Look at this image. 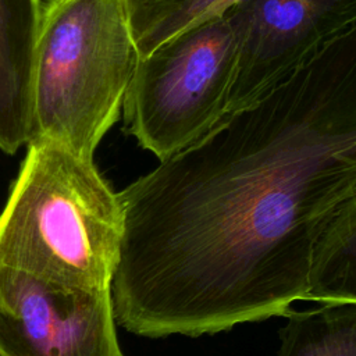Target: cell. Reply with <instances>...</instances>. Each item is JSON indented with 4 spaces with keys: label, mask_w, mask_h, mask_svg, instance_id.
<instances>
[{
    "label": "cell",
    "mask_w": 356,
    "mask_h": 356,
    "mask_svg": "<svg viewBox=\"0 0 356 356\" xmlns=\"http://www.w3.org/2000/svg\"><path fill=\"white\" fill-rule=\"evenodd\" d=\"M355 188L356 28L118 192L115 321L163 338L286 316Z\"/></svg>",
    "instance_id": "6da1fadb"
},
{
    "label": "cell",
    "mask_w": 356,
    "mask_h": 356,
    "mask_svg": "<svg viewBox=\"0 0 356 356\" xmlns=\"http://www.w3.org/2000/svg\"><path fill=\"white\" fill-rule=\"evenodd\" d=\"M241 0H125L129 28L143 58L165 40L211 17L222 15Z\"/></svg>",
    "instance_id": "30bf717a"
},
{
    "label": "cell",
    "mask_w": 356,
    "mask_h": 356,
    "mask_svg": "<svg viewBox=\"0 0 356 356\" xmlns=\"http://www.w3.org/2000/svg\"><path fill=\"white\" fill-rule=\"evenodd\" d=\"M42 18L40 0H0V149L29 140L31 79Z\"/></svg>",
    "instance_id": "52a82bcc"
},
{
    "label": "cell",
    "mask_w": 356,
    "mask_h": 356,
    "mask_svg": "<svg viewBox=\"0 0 356 356\" xmlns=\"http://www.w3.org/2000/svg\"><path fill=\"white\" fill-rule=\"evenodd\" d=\"M122 210L93 160L31 139L0 214V266L70 288L107 289Z\"/></svg>",
    "instance_id": "7a4b0ae2"
},
{
    "label": "cell",
    "mask_w": 356,
    "mask_h": 356,
    "mask_svg": "<svg viewBox=\"0 0 356 356\" xmlns=\"http://www.w3.org/2000/svg\"><path fill=\"white\" fill-rule=\"evenodd\" d=\"M277 356H356V303L289 312Z\"/></svg>",
    "instance_id": "9c48e42d"
},
{
    "label": "cell",
    "mask_w": 356,
    "mask_h": 356,
    "mask_svg": "<svg viewBox=\"0 0 356 356\" xmlns=\"http://www.w3.org/2000/svg\"><path fill=\"white\" fill-rule=\"evenodd\" d=\"M222 15L236 43L231 114L253 106L355 29L356 0H241Z\"/></svg>",
    "instance_id": "5b68a950"
},
{
    "label": "cell",
    "mask_w": 356,
    "mask_h": 356,
    "mask_svg": "<svg viewBox=\"0 0 356 356\" xmlns=\"http://www.w3.org/2000/svg\"><path fill=\"white\" fill-rule=\"evenodd\" d=\"M0 356H124L111 289H79L0 266Z\"/></svg>",
    "instance_id": "8992f818"
},
{
    "label": "cell",
    "mask_w": 356,
    "mask_h": 356,
    "mask_svg": "<svg viewBox=\"0 0 356 356\" xmlns=\"http://www.w3.org/2000/svg\"><path fill=\"white\" fill-rule=\"evenodd\" d=\"M138 60L125 0H44L29 140L49 139L93 160L120 117Z\"/></svg>",
    "instance_id": "3957f363"
},
{
    "label": "cell",
    "mask_w": 356,
    "mask_h": 356,
    "mask_svg": "<svg viewBox=\"0 0 356 356\" xmlns=\"http://www.w3.org/2000/svg\"><path fill=\"white\" fill-rule=\"evenodd\" d=\"M307 300L356 303V188L332 214L316 243Z\"/></svg>",
    "instance_id": "ba28073f"
},
{
    "label": "cell",
    "mask_w": 356,
    "mask_h": 356,
    "mask_svg": "<svg viewBox=\"0 0 356 356\" xmlns=\"http://www.w3.org/2000/svg\"><path fill=\"white\" fill-rule=\"evenodd\" d=\"M236 43L224 15L204 19L139 58L125 93V132L164 161L227 114Z\"/></svg>",
    "instance_id": "277c9868"
}]
</instances>
